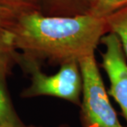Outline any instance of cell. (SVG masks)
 <instances>
[{"label": "cell", "instance_id": "13", "mask_svg": "<svg viewBox=\"0 0 127 127\" xmlns=\"http://www.w3.org/2000/svg\"><path fill=\"white\" fill-rule=\"evenodd\" d=\"M120 127H125V126H121H121H120Z\"/></svg>", "mask_w": 127, "mask_h": 127}, {"label": "cell", "instance_id": "7", "mask_svg": "<svg viewBox=\"0 0 127 127\" xmlns=\"http://www.w3.org/2000/svg\"><path fill=\"white\" fill-rule=\"evenodd\" d=\"M107 22L115 34L121 37L127 55V11L108 17Z\"/></svg>", "mask_w": 127, "mask_h": 127}, {"label": "cell", "instance_id": "6", "mask_svg": "<svg viewBox=\"0 0 127 127\" xmlns=\"http://www.w3.org/2000/svg\"><path fill=\"white\" fill-rule=\"evenodd\" d=\"M15 50L11 32L9 29L0 28V68L8 70L10 62L17 60V54Z\"/></svg>", "mask_w": 127, "mask_h": 127}, {"label": "cell", "instance_id": "10", "mask_svg": "<svg viewBox=\"0 0 127 127\" xmlns=\"http://www.w3.org/2000/svg\"><path fill=\"white\" fill-rule=\"evenodd\" d=\"M18 14L12 9L0 7V28L9 29Z\"/></svg>", "mask_w": 127, "mask_h": 127}, {"label": "cell", "instance_id": "9", "mask_svg": "<svg viewBox=\"0 0 127 127\" xmlns=\"http://www.w3.org/2000/svg\"><path fill=\"white\" fill-rule=\"evenodd\" d=\"M35 2V0H0V7L22 13L24 12L32 11Z\"/></svg>", "mask_w": 127, "mask_h": 127}, {"label": "cell", "instance_id": "2", "mask_svg": "<svg viewBox=\"0 0 127 127\" xmlns=\"http://www.w3.org/2000/svg\"><path fill=\"white\" fill-rule=\"evenodd\" d=\"M17 60L21 61L32 75V83L22 91V97L51 96L69 101L76 105L81 104L83 79L78 61L62 64L59 72L49 76L40 71L35 60L26 59L19 55Z\"/></svg>", "mask_w": 127, "mask_h": 127}, {"label": "cell", "instance_id": "5", "mask_svg": "<svg viewBox=\"0 0 127 127\" xmlns=\"http://www.w3.org/2000/svg\"><path fill=\"white\" fill-rule=\"evenodd\" d=\"M7 69L0 68V126L22 127V123L15 111L6 88L5 78Z\"/></svg>", "mask_w": 127, "mask_h": 127}, {"label": "cell", "instance_id": "1", "mask_svg": "<svg viewBox=\"0 0 127 127\" xmlns=\"http://www.w3.org/2000/svg\"><path fill=\"white\" fill-rule=\"evenodd\" d=\"M106 18L92 14L45 17L35 11L19 13L9 28L15 49L26 59L78 61L93 55L105 30Z\"/></svg>", "mask_w": 127, "mask_h": 127}, {"label": "cell", "instance_id": "12", "mask_svg": "<svg viewBox=\"0 0 127 127\" xmlns=\"http://www.w3.org/2000/svg\"><path fill=\"white\" fill-rule=\"evenodd\" d=\"M0 127H13V126H2ZM29 127H35V126H29Z\"/></svg>", "mask_w": 127, "mask_h": 127}, {"label": "cell", "instance_id": "3", "mask_svg": "<svg viewBox=\"0 0 127 127\" xmlns=\"http://www.w3.org/2000/svg\"><path fill=\"white\" fill-rule=\"evenodd\" d=\"M83 79L80 122L82 127H120L95 61L94 55L78 60Z\"/></svg>", "mask_w": 127, "mask_h": 127}, {"label": "cell", "instance_id": "11", "mask_svg": "<svg viewBox=\"0 0 127 127\" xmlns=\"http://www.w3.org/2000/svg\"><path fill=\"white\" fill-rule=\"evenodd\" d=\"M58 127H71V126H68V125H61V126H59Z\"/></svg>", "mask_w": 127, "mask_h": 127}, {"label": "cell", "instance_id": "4", "mask_svg": "<svg viewBox=\"0 0 127 127\" xmlns=\"http://www.w3.org/2000/svg\"><path fill=\"white\" fill-rule=\"evenodd\" d=\"M106 45L103 65L111 82V94L121 106L127 119V64L119 39L115 33L102 38Z\"/></svg>", "mask_w": 127, "mask_h": 127}, {"label": "cell", "instance_id": "8", "mask_svg": "<svg viewBox=\"0 0 127 127\" xmlns=\"http://www.w3.org/2000/svg\"><path fill=\"white\" fill-rule=\"evenodd\" d=\"M126 2H127V0H95L90 14L101 18H106L111 12Z\"/></svg>", "mask_w": 127, "mask_h": 127}]
</instances>
